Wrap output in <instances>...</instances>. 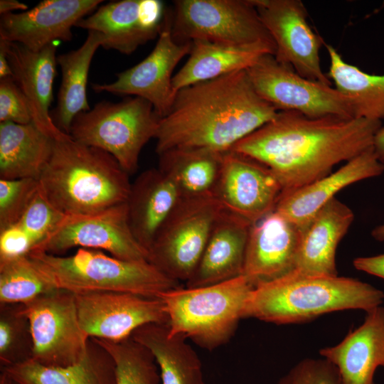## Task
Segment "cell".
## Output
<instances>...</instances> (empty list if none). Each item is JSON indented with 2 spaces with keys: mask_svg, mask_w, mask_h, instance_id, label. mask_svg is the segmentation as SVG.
Listing matches in <instances>:
<instances>
[{
  "mask_svg": "<svg viewBox=\"0 0 384 384\" xmlns=\"http://www.w3.org/2000/svg\"><path fill=\"white\" fill-rule=\"evenodd\" d=\"M380 127L381 121L363 117L311 118L296 111H278L231 151L268 167L286 193L331 174L335 165L371 148Z\"/></svg>",
  "mask_w": 384,
  "mask_h": 384,
  "instance_id": "cell-1",
  "label": "cell"
},
{
  "mask_svg": "<svg viewBox=\"0 0 384 384\" xmlns=\"http://www.w3.org/2000/svg\"><path fill=\"white\" fill-rule=\"evenodd\" d=\"M277 112L255 90L246 70L198 82L178 91L160 119L156 152L201 149L225 154Z\"/></svg>",
  "mask_w": 384,
  "mask_h": 384,
  "instance_id": "cell-2",
  "label": "cell"
},
{
  "mask_svg": "<svg viewBox=\"0 0 384 384\" xmlns=\"http://www.w3.org/2000/svg\"><path fill=\"white\" fill-rule=\"evenodd\" d=\"M129 175L109 153L74 140H54L39 188L65 215H86L127 203Z\"/></svg>",
  "mask_w": 384,
  "mask_h": 384,
  "instance_id": "cell-3",
  "label": "cell"
},
{
  "mask_svg": "<svg viewBox=\"0 0 384 384\" xmlns=\"http://www.w3.org/2000/svg\"><path fill=\"white\" fill-rule=\"evenodd\" d=\"M383 291L358 279L292 272L252 288L243 318L276 324H298L337 311L368 312L381 306Z\"/></svg>",
  "mask_w": 384,
  "mask_h": 384,
  "instance_id": "cell-4",
  "label": "cell"
},
{
  "mask_svg": "<svg viewBox=\"0 0 384 384\" xmlns=\"http://www.w3.org/2000/svg\"><path fill=\"white\" fill-rule=\"evenodd\" d=\"M27 255L51 286L74 294L119 292L157 297L181 287L149 261L122 260L99 250L78 248L70 256L33 250Z\"/></svg>",
  "mask_w": 384,
  "mask_h": 384,
  "instance_id": "cell-5",
  "label": "cell"
},
{
  "mask_svg": "<svg viewBox=\"0 0 384 384\" xmlns=\"http://www.w3.org/2000/svg\"><path fill=\"white\" fill-rule=\"evenodd\" d=\"M241 275L220 283L195 288L182 287L160 293L172 334L190 338L206 349L227 342L243 318L252 289Z\"/></svg>",
  "mask_w": 384,
  "mask_h": 384,
  "instance_id": "cell-6",
  "label": "cell"
},
{
  "mask_svg": "<svg viewBox=\"0 0 384 384\" xmlns=\"http://www.w3.org/2000/svg\"><path fill=\"white\" fill-rule=\"evenodd\" d=\"M159 120L153 105L141 97L102 101L75 117L69 134L109 153L130 175L137 170L143 147L155 138Z\"/></svg>",
  "mask_w": 384,
  "mask_h": 384,
  "instance_id": "cell-7",
  "label": "cell"
},
{
  "mask_svg": "<svg viewBox=\"0 0 384 384\" xmlns=\"http://www.w3.org/2000/svg\"><path fill=\"white\" fill-rule=\"evenodd\" d=\"M171 34L178 43L274 44L251 0L174 1Z\"/></svg>",
  "mask_w": 384,
  "mask_h": 384,
  "instance_id": "cell-8",
  "label": "cell"
},
{
  "mask_svg": "<svg viewBox=\"0 0 384 384\" xmlns=\"http://www.w3.org/2000/svg\"><path fill=\"white\" fill-rule=\"evenodd\" d=\"M223 208L214 196L182 198L149 250V262L178 282L194 272Z\"/></svg>",
  "mask_w": 384,
  "mask_h": 384,
  "instance_id": "cell-9",
  "label": "cell"
},
{
  "mask_svg": "<svg viewBox=\"0 0 384 384\" xmlns=\"http://www.w3.org/2000/svg\"><path fill=\"white\" fill-rule=\"evenodd\" d=\"M246 72L257 93L277 111H296L311 118L355 117L350 96L299 75L272 54L260 57Z\"/></svg>",
  "mask_w": 384,
  "mask_h": 384,
  "instance_id": "cell-10",
  "label": "cell"
},
{
  "mask_svg": "<svg viewBox=\"0 0 384 384\" xmlns=\"http://www.w3.org/2000/svg\"><path fill=\"white\" fill-rule=\"evenodd\" d=\"M23 306L33 341L31 360L46 366L65 367L85 357L90 337L80 325L74 294L55 289Z\"/></svg>",
  "mask_w": 384,
  "mask_h": 384,
  "instance_id": "cell-11",
  "label": "cell"
},
{
  "mask_svg": "<svg viewBox=\"0 0 384 384\" xmlns=\"http://www.w3.org/2000/svg\"><path fill=\"white\" fill-rule=\"evenodd\" d=\"M75 247L105 250L126 260L149 261L148 251L131 230L126 203L90 214L65 215L55 230L31 251L58 255Z\"/></svg>",
  "mask_w": 384,
  "mask_h": 384,
  "instance_id": "cell-12",
  "label": "cell"
},
{
  "mask_svg": "<svg viewBox=\"0 0 384 384\" xmlns=\"http://www.w3.org/2000/svg\"><path fill=\"white\" fill-rule=\"evenodd\" d=\"M275 46V59L299 75L332 85L322 70L323 39L310 26L307 10L300 0H251Z\"/></svg>",
  "mask_w": 384,
  "mask_h": 384,
  "instance_id": "cell-13",
  "label": "cell"
},
{
  "mask_svg": "<svg viewBox=\"0 0 384 384\" xmlns=\"http://www.w3.org/2000/svg\"><path fill=\"white\" fill-rule=\"evenodd\" d=\"M191 43H178L171 34V12L166 11L164 26L152 51L140 63L117 75L109 83H95L97 92L133 95L149 102L159 118L171 110L176 95L172 88L173 72L188 55Z\"/></svg>",
  "mask_w": 384,
  "mask_h": 384,
  "instance_id": "cell-14",
  "label": "cell"
},
{
  "mask_svg": "<svg viewBox=\"0 0 384 384\" xmlns=\"http://www.w3.org/2000/svg\"><path fill=\"white\" fill-rule=\"evenodd\" d=\"M80 325L90 337L120 341L130 337L148 324H168L164 302L119 292H99L75 294Z\"/></svg>",
  "mask_w": 384,
  "mask_h": 384,
  "instance_id": "cell-15",
  "label": "cell"
},
{
  "mask_svg": "<svg viewBox=\"0 0 384 384\" xmlns=\"http://www.w3.org/2000/svg\"><path fill=\"white\" fill-rule=\"evenodd\" d=\"M282 193L268 167L232 151L223 154L214 193L223 209L253 224L274 210Z\"/></svg>",
  "mask_w": 384,
  "mask_h": 384,
  "instance_id": "cell-16",
  "label": "cell"
},
{
  "mask_svg": "<svg viewBox=\"0 0 384 384\" xmlns=\"http://www.w3.org/2000/svg\"><path fill=\"white\" fill-rule=\"evenodd\" d=\"M166 10L159 0H121L100 6L76 27L100 33L102 47L130 55L158 37Z\"/></svg>",
  "mask_w": 384,
  "mask_h": 384,
  "instance_id": "cell-17",
  "label": "cell"
},
{
  "mask_svg": "<svg viewBox=\"0 0 384 384\" xmlns=\"http://www.w3.org/2000/svg\"><path fill=\"white\" fill-rule=\"evenodd\" d=\"M101 0H43L31 9L1 15L0 40L39 51L55 41H70L72 28Z\"/></svg>",
  "mask_w": 384,
  "mask_h": 384,
  "instance_id": "cell-18",
  "label": "cell"
},
{
  "mask_svg": "<svg viewBox=\"0 0 384 384\" xmlns=\"http://www.w3.org/2000/svg\"><path fill=\"white\" fill-rule=\"evenodd\" d=\"M301 232L275 210L251 225L242 275L253 287L295 271Z\"/></svg>",
  "mask_w": 384,
  "mask_h": 384,
  "instance_id": "cell-19",
  "label": "cell"
},
{
  "mask_svg": "<svg viewBox=\"0 0 384 384\" xmlns=\"http://www.w3.org/2000/svg\"><path fill=\"white\" fill-rule=\"evenodd\" d=\"M0 41L5 47L12 78L28 102L32 122L54 140L68 137L70 134L55 124L49 110L58 64L55 44L33 51L17 43Z\"/></svg>",
  "mask_w": 384,
  "mask_h": 384,
  "instance_id": "cell-20",
  "label": "cell"
},
{
  "mask_svg": "<svg viewBox=\"0 0 384 384\" xmlns=\"http://www.w3.org/2000/svg\"><path fill=\"white\" fill-rule=\"evenodd\" d=\"M383 171L384 166L377 159L372 146L335 172L296 190L282 193L274 210L302 228L341 190L358 181L380 176Z\"/></svg>",
  "mask_w": 384,
  "mask_h": 384,
  "instance_id": "cell-21",
  "label": "cell"
},
{
  "mask_svg": "<svg viewBox=\"0 0 384 384\" xmlns=\"http://www.w3.org/2000/svg\"><path fill=\"white\" fill-rule=\"evenodd\" d=\"M251 224L222 209L212 227L199 262L186 287L220 283L242 275Z\"/></svg>",
  "mask_w": 384,
  "mask_h": 384,
  "instance_id": "cell-22",
  "label": "cell"
},
{
  "mask_svg": "<svg viewBox=\"0 0 384 384\" xmlns=\"http://www.w3.org/2000/svg\"><path fill=\"white\" fill-rule=\"evenodd\" d=\"M319 353L335 366L341 384H376L375 370L384 367V307L367 312L359 327Z\"/></svg>",
  "mask_w": 384,
  "mask_h": 384,
  "instance_id": "cell-23",
  "label": "cell"
},
{
  "mask_svg": "<svg viewBox=\"0 0 384 384\" xmlns=\"http://www.w3.org/2000/svg\"><path fill=\"white\" fill-rule=\"evenodd\" d=\"M354 219L352 210L336 198L302 229L294 272L304 275H338L337 247Z\"/></svg>",
  "mask_w": 384,
  "mask_h": 384,
  "instance_id": "cell-24",
  "label": "cell"
},
{
  "mask_svg": "<svg viewBox=\"0 0 384 384\" xmlns=\"http://www.w3.org/2000/svg\"><path fill=\"white\" fill-rule=\"evenodd\" d=\"M174 181L159 168L141 173L127 201L131 230L148 252L159 230L182 199Z\"/></svg>",
  "mask_w": 384,
  "mask_h": 384,
  "instance_id": "cell-25",
  "label": "cell"
},
{
  "mask_svg": "<svg viewBox=\"0 0 384 384\" xmlns=\"http://www.w3.org/2000/svg\"><path fill=\"white\" fill-rule=\"evenodd\" d=\"M275 51V45L266 42L228 45L193 41L187 61L173 77V91L176 95L187 86L246 70L262 55H274Z\"/></svg>",
  "mask_w": 384,
  "mask_h": 384,
  "instance_id": "cell-26",
  "label": "cell"
},
{
  "mask_svg": "<svg viewBox=\"0 0 384 384\" xmlns=\"http://www.w3.org/2000/svg\"><path fill=\"white\" fill-rule=\"evenodd\" d=\"M13 384H116L110 354L90 338L87 351L78 363L50 367L33 360L1 369Z\"/></svg>",
  "mask_w": 384,
  "mask_h": 384,
  "instance_id": "cell-27",
  "label": "cell"
},
{
  "mask_svg": "<svg viewBox=\"0 0 384 384\" xmlns=\"http://www.w3.org/2000/svg\"><path fill=\"white\" fill-rule=\"evenodd\" d=\"M53 143L33 122H0V179L38 180L51 157Z\"/></svg>",
  "mask_w": 384,
  "mask_h": 384,
  "instance_id": "cell-28",
  "label": "cell"
},
{
  "mask_svg": "<svg viewBox=\"0 0 384 384\" xmlns=\"http://www.w3.org/2000/svg\"><path fill=\"white\" fill-rule=\"evenodd\" d=\"M131 336L154 356L161 384H206L198 354L187 338L170 333L168 324H146Z\"/></svg>",
  "mask_w": 384,
  "mask_h": 384,
  "instance_id": "cell-29",
  "label": "cell"
},
{
  "mask_svg": "<svg viewBox=\"0 0 384 384\" xmlns=\"http://www.w3.org/2000/svg\"><path fill=\"white\" fill-rule=\"evenodd\" d=\"M102 42L100 33L90 31L80 48L57 56L62 80L57 106L51 118L68 134L75 117L90 110L86 91L89 70L92 58Z\"/></svg>",
  "mask_w": 384,
  "mask_h": 384,
  "instance_id": "cell-30",
  "label": "cell"
},
{
  "mask_svg": "<svg viewBox=\"0 0 384 384\" xmlns=\"http://www.w3.org/2000/svg\"><path fill=\"white\" fill-rule=\"evenodd\" d=\"M223 154L176 149L159 154V169L176 184L183 198L214 196Z\"/></svg>",
  "mask_w": 384,
  "mask_h": 384,
  "instance_id": "cell-31",
  "label": "cell"
},
{
  "mask_svg": "<svg viewBox=\"0 0 384 384\" xmlns=\"http://www.w3.org/2000/svg\"><path fill=\"white\" fill-rule=\"evenodd\" d=\"M329 58L327 76L335 87L350 96L355 117L384 119V75L369 74L344 61L331 45H325Z\"/></svg>",
  "mask_w": 384,
  "mask_h": 384,
  "instance_id": "cell-32",
  "label": "cell"
},
{
  "mask_svg": "<svg viewBox=\"0 0 384 384\" xmlns=\"http://www.w3.org/2000/svg\"><path fill=\"white\" fill-rule=\"evenodd\" d=\"M92 338L111 356L116 384H160L159 370L152 353L132 336L120 341Z\"/></svg>",
  "mask_w": 384,
  "mask_h": 384,
  "instance_id": "cell-33",
  "label": "cell"
},
{
  "mask_svg": "<svg viewBox=\"0 0 384 384\" xmlns=\"http://www.w3.org/2000/svg\"><path fill=\"white\" fill-rule=\"evenodd\" d=\"M54 289L28 255L0 260V304H26Z\"/></svg>",
  "mask_w": 384,
  "mask_h": 384,
  "instance_id": "cell-34",
  "label": "cell"
},
{
  "mask_svg": "<svg viewBox=\"0 0 384 384\" xmlns=\"http://www.w3.org/2000/svg\"><path fill=\"white\" fill-rule=\"evenodd\" d=\"M33 341L23 304H0L1 369L31 360Z\"/></svg>",
  "mask_w": 384,
  "mask_h": 384,
  "instance_id": "cell-35",
  "label": "cell"
},
{
  "mask_svg": "<svg viewBox=\"0 0 384 384\" xmlns=\"http://www.w3.org/2000/svg\"><path fill=\"white\" fill-rule=\"evenodd\" d=\"M65 215L46 198L38 186L16 224L28 235L33 250L55 230Z\"/></svg>",
  "mask_w": 384,
  "mask_h": 384,
  "instance_id": "cell-36",
  "label": "cell"
},
{
  "mask_svg": "<svg viewBox=\"0 0 384 384\" xmlns=\"http://www.w3.org/2000/svg\"><path fill=\"white\" fill-rule=\"evenodd\" d=\"M38 188L33 178L0 179V230L19 221Z\"/></svg>",
  "mask_w": 384,
  "mask_h": 384,
  "instance_id": "cell-37",
  "label": "cell"
},
{
  "mask_svg": "<svg viewBox=\"0 0 384 384\" xmlns=\"http://www.w3.org/2000/svg\"><path fill=\"white\" fill-rule=\"evenodd\" d=\"M278 384H341V382L335 366L322 358L302 360Z\"/></svg>",
  "mask_w": 384,
  "mask_h": 384,
  "instance_id": "cell-38",
  "label": "cell"
},
{
  "mask_svg": "<svg viewBox=\"0 0 384 384\" xmlns=\"http://www.w3.org/2000/svg\"><path fill=\"white\" fill-rule=\"evenodd\" d=\"M32 122L26 99L12 77L0 79V122Z\"/></svg>",
  "mask_w": 384,
  "mask_h": 384,
  "instance_id": "cell-39",
  "label": "cell"
},
{
  "mask_svg": "<svg viewBox=\"0 0 384 384\" xmlns=\"http://www.w3.org/2000/svg\"><path fill=\"white\" fill-rule=\"evenodd\" d=\"M33 248L30 238L18 224L0 230V260L27 255Z\"/></svg>",
  "mask_w": 384,
  "mask_h": 384,
  "instance_id": "cell-40",
  "label": "cell"
},
{
  "mask_svg": "<svg viewBox=\"0 0 384 384\" xmlns=\"http://www.w3.org/2000/svg\"><path fill=\"white\" fill-rule=\"evenodd\" d=\"M353 265L358 270L384 279V254L357 257Z\"/></svg>",
  "mask_w": 384,
  "mask_h": 384,
  "instance_id": "cell-41",
  "label": "cell"
},
{
  "mask_svg": "<svg viewBox=\"0 0 384 384\" xmlns=\"http://www.w3.org/2000/svg\"><path fill=\"white\" fill-rule=\"evenodd\" d=\"M373 149L378 161L384 166V127H380L373 141Z\"/></svg>",
  "mask_w": 384,
  "mask_h": 384,
  "instance_id": "cell-42",
  "label": "cell"
},
{
  "mask_svg": "<svg viewBox=\"0 0 384 384\" xmlns=\"http://www.w3.org/2000/svg\"><path fill=\"white\" fill-rule=\"evenodd\" d=\"M28 6L17 0H1L0 1V14L1 15L14 13L16 10L25 11L28 10Z\"/></svg>",
  "mask_w": 384,
  "mask_h": 384,
  "instance_id": "cell-43",
  "label": "cell"
},
{
  "mask_svg": "<svg viewBox=\"0 0 384 384\" xmlns=\"http://www.w3.org/2000/svg\"><path fill=\"white\" fill-rule=\"evenodd\" d=\"M7 77H12V71L4 43L0 41V79Z\"/></svg>",
  "mask_w": 384,
  "mask_h": 384,
  "instance_id": "cell-44",
  "label": "cell"
},
{
  "mask_svg": "<svg viewBox=\"0 0 384 384\" xmlns=\"http://www.w3.org/2000/svg\"><path fill=\"white\" fill-rule=\"evenodd\" d=\"M372 237L380 242L384 241V224L378 225L371 232Z\"/></svg>",
  "mask_w": 384,
  "mask_h": 384,
  "instance_id": "cell-45",
  "label": "cell"
},
{
  "mask_svg": "<svg viewBox=\"0 0 384 384\" xmlns=\"http://www.w3.org/2000/svg\"><path fill=\"white\" fill-rule=\"evenodd\" d=\"M0 384H13V383L4 373L1 372Z\"/></svg>",
  "mask_w": 384,
  "mask_h": 384,
  "instance_id": "cell-46",
  "label": "cell"
}]
</instances>
